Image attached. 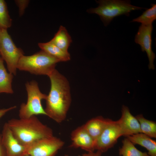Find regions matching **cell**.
I'll return each mask as SVG.
<instances>
[{
  "mask_svg": "<svg viewBox=\"0 0 156 156\" xmlns=\"http://www.w3.org/2000/svg\"><path fill=\"white\" fill-rule=\"evenodd\" d=\"M15 2L18 7L19 14L20 16H22L24 12L25 9L28 6L29 0H15Z\"/></svg>",
  "mask_w": 156,
  "mask_h": 156,
  "instance_id": "cell-22",
  "label": "cell"
},
{
  "mask_svg": "<svg viewBox=\"0 0 156 156\" xmlns=\"http://www.w3.org/2000/svg\"><path fill=\"white\" fill-rule=\"evenodd\" d=\"M127 138L134 144H138L145 148L149 156H156V142L150 137L143 133H139Z\"/></svg>",
  "mask_w": 156,
  "mask_h": 156,
  "instance_id": "cell-14",
  "label": "cell"
},
{
  "mask_svg": "<svg viewBox=\"0 0 156 156\" xmlns=\"http://www.w3.org/2000/svg\"><path fill=\"white\" fill-rule=\"evenodd\" d=\"M1 55H0V58H1Z\"/></svg>",
  "mask_w": 156,
  "mask_h": 156,
  "instance_id": "cell-29",
  "label": "cell"
},
{
  "mask_svg": "<svg viewBox=\"0 0 156 156\" xmlns=\"http://www.w3.org/2000/svg\"><path fill=\"white\" fill-rule=\"evenodd\" d=\"M1 134L2 143L7 156H23L27 154L26 147L15 137L7 122L4 124Z\"/></svg>",
  "mask_w": 156,
  "mask_h": 156,
  "instance_id": "cell-10",
  "label": "cell"
},
{
  "mask_svg": "<svg viewBox=\"0 0 156 156\" xmlns=\"http://www.w3.org/2000/svg\"><path fill=\"white\" fill-rule=\"evenodd\" d=\"M0 156H7L5 150L2 143L1 134H0Z\"/></svg>",
  "mask_w": 156,
  "mask_h": 156,
  "instance_id": "cell-24",
  "label": "cell"
},
{
  "mask_svg": "<svg viewBox=\"0 0 156 156\" xmlns=\"http://www.w3.org/2000/svg\"><path fill=\"white\" fill-rule=\"evenodd\" d=\"M152 24H142L135 36V42L140 46L142 51L146 52L149 61L148 68L154 70L155 66L153 62L155 55L152 49L151 34L153 30Z\"/></svg>",
  "mask_w": 156,
  "mask_h": 156,
  "instance_id": "cell-9",
  "label": "cell"
},
{
  "mask_svg": "<svg viewBox=\"0 0 156 156\" xmlns=\"http://www.w3.org/2000/svg\"><path fill=\"white\" fill-rule=\"evenodd\" d=\"M38 45L41 50L57 59L60 62H67L70 59L68 52L64 51L50 41L46 43H39Z\"/></svg>",
  "mask_w": 156,
  "mask_h": 156,
  "instance_id": "cell-15",
  "label": "cell"
},
{
  "mask_svg": "<svg viewBox=\"0 0 156 156\" xmlns=\"http://www.w3.org/2000/svg\"><path fill=\"white\" fill-rule=\"evenodd\" d=\"M23 156H31L28 154H25L24 155H23Z\"/></svg>",
  "mask_w": 156,
  "mask_h": 156,
  "instance_id": "cell-27",
  "label": "cell"
},
{
  "mask_svg": "<svg viewBox=\"0 0 156 156\" xmlns=\"http://www.w3.org/2000/svg\"><path fill=\"white\" fill-rule=\"evenodd\" d=\"M60 62L57 59L41 50L31 55H23L18 61L17 68L36 75L49 76Z\"/></svg>",
  "mask_w": 156,
  "mask_h": 156,
  "instance_id": "cell-3",
  "label": "cell"
},
{
  "mask_svg": "<svg viewBox=\"0 0 156 156\" xmlns=\"http://www.w3.org/2000/svg\"><path fill=\"white\" fill-rule=\"evenodd\" d=\"M102 153L98 151L96 153L92 152H88L87 153L83 154L78 156H101Z\"/></svg>",
  "mask_w": 156,
  "mask_h": 156,
  "instance_id": "cell-25",
  "label": "cell"
},
{
  "mask_svg": "<svg viewBox=\"0 0 156 156\" xmlns=\"http://www.w3.org/2000/svg\"><path fill=\"white\" fill-rule=\"evenodd\" d=\"M25 88L27 101L26 103H23L21 105L19 111V118H27L38 115L46 116L41 101L46 100L47 95L40 91L38 83L35 81L27 82Z\"/></svg>",
  "mask_w": 156,
  "mask_h": 156,
  "instance_id": "cell-5",
  "label": "cell"
},
{
  "mask_svg": "<svg viewBox=\"0 0 156 156\" xmlns=\"http://www.w3.org/2000/svg\"><path fill=\"white\" fill-rule=\"evenodd\" d=\"M1 31H2V29L0 27V38H1Z\"/></svg>",
  "mask_w": 156,
  "mask_h": 156,
  "instance_id": "cell-26",
  "label": "cell"
},
{
  "mask_svg": "<svg viewBox=\"0 0 156 156\" xmlns=\"http://www.w3.org/2000/svg\"><path fill=\"white\" fill-rule=\"evenodd\" d=\"M16 106H14L10 107L0 109V118L9 111L16 108Z\"/></svg>",
  "mask_w": 156,
  "mask_h": 156,
  "instance_id": "cell-23",
  "label": "cell"
},
{
  "mask_svg": "<svg viewBox=\"0 0 156 156\" xmlns=\"http://www.w3.org/2000/svg\"><path fill=\"white\" fill-rule=\"evenodd\" d=\"M64 144L53 135L42 138L27 146V153L31 156H54Z\"/></svg>",
  "mask_w": 156,
  "mask_h": 156,
  "instance_id": "cell-7",
  "label": "cell"
},
{
  "mask_svg": "<svg viewBox=\"0 0 156 156\" xmlns=\"http://www.w3.org/2000/svg\"><path fill=\"white\" fill-rule=\"evenodd\" d=\"M70 146L80 148L88 152L95 150V141L84 128L83 125L74 130L71 134Z\"/></svg>",
  "mask_w": 156,
  "mask_h": 156,
  "instance_id": "cell-12",
  "label": "cell"
},
{
  "mask_svg": "<svg viewBox=\"0 0 156 156\" xmlns=\"http://www.w3.org/2000/svg\"><path fill=\"white\" fill-rule=\"evenodd\" d=\"M120 118L116 121L120 128L123 136L127 137L141 133L140 123L135 117L130 113L129 108L123 105Z\"/></svg>",
  "mask_w": 156,
  "mask_h": 156,
  "instance_id": "cell-11",
  "label": "cell"
},
{
  "mask_svg": "<svg viewBox=\"0 0 156 156\" xmlns=\"http://www.w3.org/2000/svg\"><path fill=\"white\" fill-rule=\"evenodd\" d=\"M135 117L140 123L141 133L151 138H156V122L146 119L142 114L137 115Z\"/></svg>",
  "mask_w": 156,
  "mask_h": 156,
  "instance_id": "cell-18",
  "label": "cell"
},
{
  "mask_svg": "<svg viewBox=\"0 0 156 156\" xmlns=\"http://www.w3.org/2000/svg\"><path fill=\"white\" fill-rule=\"evenodd\" d=\"M48 77L51 88L44 109L46 116L60 123L66 118L71 103L70 84L66 78L56 69Z\"/></svg>",
  "mask_w": 156,
  "mask_h": 156,
  "instance_id": "cell-1",
  "label": "cell"
},
{
  "mask_svg": "<svg viewBox=\"0 0 156 156\" xmlns=\"http://www.w3.org/2000/svg\"><path fill=\"white\" fill-rule=\"evenodd\" d=\"M110 120L105 118L102 116H98L91 119L83 125L95 142Z\"/></svg>",
  "mask_w": 156,
  "mask_h": 156,
  "instance_id": "cell-13",
  "label": "cell"
},
{
  "mask_svg": "<svg viewBox=\"0 0 156 156\" xmlns=\"http://www.w3.org/2000/svg\"><path fill=\"white\" fill-rule=\"evenodd\" d=\"M123 136L117 121L110 119L106 127L96 140L95 150L103 153L107 151L116 143L118 138Z\"/></svg>",
  "mask_w": 156,
  "mask_h": 156,
  "instance_id": "cell-8",
  "label": "cell"
},
{
  "mask_svg": "<svg viewBox=\"0 0 156 156\" xmlns=\"http://www.w3.org/2000/svg\"><path fill=\"white\" fill-rule=\"evenodd\" d=\"M122 147L119 150L120 156H149L147 153L137 149L127 138L122 140Z\"/></svg>",
  "mask_w": 156,
  "mask_h": 156,
  "instance_id": "cell-19",
  "label": "cell"
},
{
  "mask_svg": "<svg viewBox=\"0 0 156 156\" xmlns=\"http://www.w3.org/2000/svg\"><path fill=\"white\" fill-rule=\"evenodd\" d=\"M151 7L147 9L139 17L133 19L131 22H137L142 24H152L156 19V4H152Z\"/></svg>",
  "mask_w": 156,
  "mask_h": 156,
  "instance_id": "cell-20",
  "label": "cell"
},
{
  "mask_svg": "<svg viewBox=\"0 0 156 156\" xmlns=\"http://www.w3.org/2000/svg\"><path fill=\"white\" fill-rule=\"evenodd\" d=\"M3 62V60L1 57L0 58V93L12 94L14 92L12 86L13 75L7 71Z\"/></svg>",
  "mask_w": 156,
  "mask_h": 156,
  "instance_id": "cell-17",
  "label": "cell"
},
{
  "mask_svg": "<svg viewBox=\"0 0 156 156\" xmlns=\"http://www.w3.org/2000/svg\"><path fill=\"white\" fill-rule=\"evenodd\" d=\"M65 156H70L67 155H65Z\"/></svg>",
  "mask_w": 156,
  "mask_h": 156,
  "instance_id": "cell-28",
  "label": "cell"
},
{
  "mask_svg": "<svg viewBox=\"0 0 156 156\" xmlns=\"http://www.w3.org/2000/svg\"><path fill=\"white\" fill-rule=\"evenodd\" d=\"M12 23L5 2L0 0V27L2 29H7L11 27Z\"/></svg>",
  "mask_w": 156,
  "mask_h": 156,
  "instance_id": "cell-21",
  "label": "cell"
},
{
  "mask_svg": "<svg viewBox=\"0 0 156 156\" xmlns=\"http://www.w3.org/2000/svg\"><path fill=\"white\" fill-rule=\"evenodd\" d=\"M50 41L64 51L68 52L72 40L66 28L62 25Z\"/></svg>",
  "mask_w": 156,
  "mask_h": 156,
  "instance_id": "cell-16",
  "label": "cell"
},
{
  "mask_svg": "<svg viewBox=\"0 0 156 156\" xmlns=\"http://www.w3.org/2000/svg\"><path fill=\"white\" fill-rule=\"evenodd\" d=\"M96 2L98 6L89 9L87 12L98 15L105 26L108 25L116 17L122 15L128 16L132 11L147 9L132 5L130 1L128 0H100Z\"/></svg>",
  "mask_w": 156,
  "mask_h": 156,
  "instance_id": "cell-4",
  "label": "cell"
},
{
  "mask_svg": "<svg viewBox=\"0 0 156 156\" xmlns=\"http://www.w3.org/2000/svg\"><path fill=\"white\" fill-rule=\"evenodd\" d=\"M0 54L6 64L9 72L16 75L18 61L24 53L21 48L16 47L6 29H2Z\"/></svg>",
  "mask_w": 156,
  "mask_h": 156,
  "instance_id": "cell-6",
  "label": "cell"
},
{
  "mask_svg": "<svg viewBox=\"0 0 156 156\" xmlns=\"http://www.w3.org/2000/svg\"><path fill=\"white\" fill-rule=\"evenodd\" d=\"M7 122L15 137L26 147L39 139L53 135L52 130L35 116L12 118Z\"/></svg>",
  "mask_w": 156,
  "mask_h": 156,
  "instance_id": "cell-2",
  "label": "cell"
}]
</instances>
